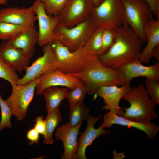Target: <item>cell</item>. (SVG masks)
I'll return each mask as SVG.
<instances>
[{
    "label": "cell",
    "instance_id": "cell-1",
    "mask_svg": "<svg viewBox=\"0 0 159 159\" xmlns=\"http://www.w3.org/2000/svg\"><path fill=\"white\" fill-rule=\"evenodd\" d=\"M114 30L115 38L113 44L105 53L97 58L104 65L116 69L138 58L143 42L125 21Z\"/></svg>",
    "mask_w": 159,
    "mask_h": 159
},
{
    "label": "cell",
    "instance_id": "cell-2",
    "mask_svg": "<svg viewBox=\"0 0 159 159\" xmlns=\"http://www.w3.org/2000/svg\"><path fill=\"white\" fill-rule=\"evenodd\" d=\"M116 69L109 68L102 64L97 57L93 56L86 62L82 69L74 75L85 85L87 94L94 95L97 88L102 86L124 84L119 77Z\"/></svg>",
    "mask_w": 159,
    "mask_h": 159
},
{
    "label": "cell",
    "instance_id": "cell-3",
    "mask_svg": "<svg viewBox=\"0 0 159 159\" xmlns=\"http://www.w3.org/2000/svg\"><path fill=\"white\" fill-rule=\"evenodd\" d=\"M130 104L125 108L122 117L128 119L142 123L151 122L158 115L155 110L157 104L150 98L143 83L134 87L122 97Z\"/></svg>",
    "mask_w": 159,
    "mask_h": 159
},
{
    "label": "cell",
    "instance_id": "cell-4",
    "mask_svg": "<svg viewBox=\"0 0 159 159\" xmlns=\"http://www.w3.org/2000/svg\"><path fill=\"white\" fill-rule=\"evenodd\" d=\"M51 43L58 63L57 69L67 74L80 72L90 58L95 56L85 52L83 47L71 51L58 40L54 39Z\"/></svg>",
    "mask_w": 159,
    "mask_h": 159
},
{
    "label": "cell",
    "instance_id": "cell-5",
    "mask_svg": "<svg viewBox=\"0 0 159 159\" xmlns=\"http://www.w3.org/2000/svg\"><path fill=\"white\" fill-rule=\"evenodd\" d=\"M125 22L142 41L146 40L144 29L153 18L152 11L145 0H122Z\"/></svg>",
    "mask_w": 159,
    "mask_h": 159
},
{
    "label": "cell",
    "instance_id": "cell-6",
    "mask_svg": "<svg viewBox=\"0 0 159 159\" xmlns=\"http://www.w3.org/2000/svg\"><path fill=\"white\" fill-rule=\"evenodd\" d=\"M122 0H104L93 8L90 18L96 27L114 29L124 22Z\"/></svg>",
    "mask_w": 159,
    "mask_h": 159
},
{
    "label": "cell",
    "instance_id": "cell-7",
    "mask_svg": "<svg viewBox=\"0 0 159 159\" xmlns=\"http://www.w3.org/2000/svg\"><path fill=\"white\" fill-rule=\"evenodd\" d=\"M96 27L90 17L71 28L58 24L55 30L54 39L73 51L83 46Z\"/></svg>",
    "mask_w": 159,
    "mask_h": 159
},
{
    "label": "cell",
    "instance_id": "cell-8",
    "mask_svg": "<svg viewBox=\"0 0 159 159\" xmlns=\"http://www.w3.org/2000/svg\"><path fill=\"white\" fill-rule=\"evenodd\" d=\"M38 78L25 85H12L11 95L5 101L12 115L18 121L24 120L28 112V107L34 96Z\"/></svg>",
    "mask_w": 159,
    "mask_h": 159
},
{
    "label": "cell",
    "instance_id": "cell-9",
    "mask_svg": "<svg viewBox=\"0 0 159 159\" xmlns=\"http://www.w3.org/2000/svg\"><path fill=\"white\" fill-rule=\"evenodd\" d=\"M92 0H68L58 16L59 24L73 27L90 17L94 6Z\"/></svg>",
    "mask_w": 159,
    "mask_h": 159
},
{
    "label": "cell",
    "instance_id": "cell-10",
    "mask_svg": "<svg viewBox=\"0 0 159 159\" xmlns=\"http://www.w3.org/2000/svg\"><path fill=\"white\" fill-rule=\"evenodd\" d=\"M42 47L43 55L26 68L25 74L22 78L18 79L17 84H26L58 67V63L51 43Z\"/></svg>",
    "mask_w": 159,
    "mask_h": 159
},
{
    "label": "cell",
    "instance_id": "cell-11",
    "mask_svg": "<svg viewBox=\"0 0 159 159\" xmlns=\"http://www.w3.org/2000/svg\"><path fill=\"white\" fill-rule=\"evenodd\" d=\"M32 5L38 23L37 44L43 47L54 39L55 30L59 23V18L58 16H51L47 13L42 0H35Z\"/></svg>",
    "mask_w": 159,
    "mask_h": 159
},
{
    "label": "cell",
    "instance_id": "cell-12",
    "mask_svg": "<svg viewBox=\"0 0 159 159\" xmlns=\"http://www.w3.org/2000/svg\"><path fill=\"white\" fill-rule=\"evenodd\" d=\"M116 69L119 78L125 84L130 85L132 79L139 77L159 80V62L150 66H145L138 58L120 65Z\"/></svg>",
    "mask_w": 159,
    "mask_h": 159
},
{
    "label": "cell",
    "instance_id": "cell-13",
    "mask_svg": "<svg viewBox=\"0 0 159 159\" xmlns=\"http://www.w3.org/2000/svg\"><path fill=\"white\" fill-rule=\"evenodd\" d=\"M83 83L76 76L66 74L56 68L38 78L35 91L37 95H41L45 89L51 86H59L65 87L71 90Z\"/></svg>",
    "mask_w": 159,
    "mask_h": 159
},
{
    "label": "cell",
    "instance_id": "cell-14",
    "mask_svg": "<svg viewBox=\"0 0 159 159\" xmlns=\"http://www.w3.org/2000/svg\"><path fill=\"white\" fill-rule=\"evenodd\" d=\"M131 89L130 85L124 84L121 86L115 85L102 86L99 87L94 95L103 99L105 105L103 108L119 116L124 111L120 107V101L123 96Z\"/></svg>",
    "mask_w": 159,
    "mask_h": 159
},
{
    "label": "cell",
    "instance_id": "cell-15",
    "mask_svg": "<svg viewBox=\"0 0 159 159\" xmlns=\"http://www.w3.org/2000/svg\"><path fill=\"white\" fill-rule=\"evenodd\" d=\"M82 122L77 125L71 126L68 123L57 128L55 132V136L58 140L63 142L64 152L61 156L63 159H74L79 145L77 137Z\"/></svg>",
    "mask_w": 159,
    "mask_h": 159
},
{
    "label": "cell",
    "instance_id": "cell-16",
    "mask_svg": "<svg viewBox=\"0 0 159 159\" xmlns=\"http://www.w3.org/2000/svg\"><path fill=\"white\" fill-rule=\"evenodd\" d=\"M114 124L129 128L133 127L142 131L150 140L155 138L159 130V126L151 122L142 123L132 121L110 111L104 115L103 122L101 125L104 128H109Z\"/></svg>",
    "mask_w": 159,
    "mask_h": 159
},
{
    "label": "cell",
    "instance_id": "cell-17",
    "mask_svg": "<svg viewBox=\"0 0 159 159\" xmlns=\"http://www.w3.org/2000/svg\"><path fill=\"white\" fill-rule=\"evenodd\" d=\"M101 116L95 117L89 115L86 118L87 126L85 130L80 134L78 138L79 145L74 159H86L85 152L87 147L91 145L97 138L102 135H107L110 132L101 125L97 128L94 127L95 124L100 118Z\"/></svg>",
    "mask_w": 159,
    "mask_h": 159
},
{
    "label": "cell",
    "instance_id": "cell-18",
    "mask_svg": "<svg viewBox=\"0 0 159 159\" xmlns=\"http://www.w3.org/2000/svg\"><path fill=\"white\" fill-rule=\"evenodd\" d=\"M0 58L5 63L21 73L28 66L31 58L21 49L3 41L0 45Z\"/></svg>",
    "mask_w": 159,
    "mask_h": 159
},
{
    "label": "cell",
    "instance_id": "cell-19",
    "mask_svg": "<svg viewBox=\"0 0 159 159\" xmlns=\"http://www.w3.org/2000/svg\"><path fill=\"white\" fill-rule=\"evenodd\" d=\"M37 18L32 5L28 8H4L0 9V21L17 25L34 23Z\"/></svg>",
    "mask_w": 159,
    "mask_h": 159
},
{
    "label": "cell",
    "instance_id": "cell-20",
    "mask_svg": "<svg viewBox=\"0 0 159 159\" xmlns=\"http://www.w3.org/2000/svg\"><path fill=\"white\" fill-rule=\"evenodd\" d=\"M39 33L35 25L21 32L6 41L12 46L22 50L31 59L38 44Z\"/></svg>",
    "mask_w": 159,
    "mask_h": 159
},
{
    "label": "cell",
    "instance_id": "cell-21",
    "mask_svg": "<svg viewBox=\"0 0 159 159\" xmlns=\"http://www.w3.org/2000/svg\"><path fill=\"white\" fill-rule=\"evenodd\" d=\"M147 44L142 49L138 57L141 63L148 64L153 57L154 48L159 44V19L152 18L148 23L144 29Z\"/></svg>",
    "mask_w": 159,
    "mask_h": 159
},
{
    "label": "cell",
    "instance_id": "cell-22",
    "mask_svg": "<svg viewBox=\"0 0 159 159\" xmlns=\"http://www.w3.org/2000/svg\"><path fill=\"white\" fill-rule=\"evenodd\" d=\"M67 88L51 86L45 89L42 92L45 101L46 110L47 112L58 108L61 102L66 98Z\"/></svg>",
    "mask_w": 159,
    "mask_h": 159
},
{
    "label": "cell",
    "instance_id": "cell-23",
    "mask_svg": "<svg viewBox=\"0 0 159 159\" xmlns=\"http://www.w3.org/2000/svg\"><path fill=\"white\" fill-rule=\"evenodd\" d=\"M46 123V132L43 136V143L47 144H52L53 143V133L59 123L62 120L60 112L57 109L48 112L45 119Z\"/></svg>",
    "mask_w": 159,
    "mask_h": 159
},
{
    "label": "cell",
    "instance_id": "cell-24",
    "mask_svg": "<svg viewBox=\"0 0 159 159\" xmlns=\"http://www.w3.org/2000/svg\"><path fill=\"white\" fill-rule=\"evenodd\" d=\"M103 29L96 27L87 41L83 46L84 51L98 57L102 47Z\"/></svg>",
    "mask_w": 159,
    "mask_h": 159
},
{
    "label": "cell",
    "instance_id": "cell-25",
    "mask_svg": "<svg viewBox=\"0 0 159 159\" xmlns=\"http://www.w3.org/2000/svg\"><path fill=\"white\" fill-rule=\"evenodd\" d=\"M69 123L72 127L82 122L89 115L90 109L83 102L69 105Z\"/></svg>",
    "mask_w": 159,
    "mask_h": 159
},
{
    "label": "cell",
    "instance_id": "cell-26",
    "mask_svg": "<svg viewBox=\"0 0 159 159\" xmlns=\"http://www.w3.org/2000/svg\"><path fill=\"white\" fill-rule=\"evenodd\" d=\"M35 25V23L17 25L0 21V40L6 41L17 33Z\"/></svg>",
    "mask_w": 159,
    "mask_h": 159
},
{
    "label": "cell",
    "instance_id": "cell-27",
    "mask_svg": "<svg viewBox=\"0 0 159 159\" xmlns=\"http://www.w3.org/2000/svg\"><path fill=\"white\" fill-rule=\"evenodd\" d=\"M87 94V88L83 83L70 91H68L66 99L69 105L83 102L86 95Z\"/></svg>",
    "mask_w": 159,
    "mask_h": 159
},
{
    "label": "cell",
    "instance_id": "cell-28",
    "mask_svg": "<svg viewBox=\"0 0 159 159\" xmlns=\"http://www.w3.org/2000/svg\"><path fill=\"white\" fill-rule=\"evenodd\" d=\"M0 78L9 82L11 86L17 84L19 79L17 72L0 58Z\"/></svg>",
    "mask_w": 159,
    "mask_h": 159
},
{
    "label": "cell",
    "instance_id": "cell-29",
    "mask_svg": "<svg viewBox=\"0 0 159 159\" xmlns=\"http://www.w3.org/2000/svg\"><path fill=\"white\" fill-rule=\"evenodd\" d=\"M47 13L51 16H58L68 0H42Z\"/></svg>",
    "mask_w": 159,
    "mask_h": 159
},
{
    "label": "cell",
    "instance_id": "cell-30",
    "mask_svg": "<svg viewBox=\"0 0 159 159\" xmlns=\"http://www.w3.org/2000/svg\"><path fill=\"white\" fill-rule=\"evenodd\" d=\"M0 107L1 111L0 122V131H1L5 127L9 128L11 127L10 118L12 115L8 105L5 100H3L0 94Z\"/></svg>",
    "mask_w": 159,
    "mask_h": 159
},
{
    "label": "cell",
    "instance_id": "cell-31",
    "mask_svg": "<svg viewBox=\"0 0 159 159\" xmlns=\"http://www.w3.org/2000/svg\"><path fill=\"white\" fill-rule=\"evenodd\" d=\"M115 38L114 29H103L102 47L100 56L104 54L109 49L113 44Z\"/></svg>",
    "mask_w": 159,
    "mask_h": 159
},
{
    "label": "cell",
    "instance_id": "cell-32",
    "mask_svg": "<svg viewBox=\"0 0 159 159\" xmlns=\"http://www.w3.org/2000/svg\"><path fill=\"white\" fill-rule=\"evenodd\" d=\"M145 89L151 97V100L156 104H159V81L148 78L145 80Z\"/></svg>",
    "mask_w": 159,
    "mask_h": 159
},
{
    "label": "cell",
    "instance_id": "cell-33",
    "mask_svg": "<svg viewBox=\"0 0 159 159\" xmlns=\"http://www.w3.org/2000/svg\"><path fill=\"white\" fill-rule=\"evenodd\" d=\"M35 124L34 128L39 134L45 136L46 132V123L45 120H43L42 116H39L34 120Z\"/></svg>",
    "mask_w": 159,
    "mask_h": 159
},
{
    "label": "cell",
    "instance_id": "cell-34",
    "mask_svg": "<svg viewBox=\"0 0 159 159\" xmlns=\"http://www.w3.org/2000/svg\"><path fill=\"white\" fill-rule=\"evenodd\" d=\"M39 133L34 128L29 130L27 132L26 137L29 141V144L31 145L34 143L38 144L39 141Z\"/></svg>",
    "mask_w": 159,
    "mask_h": 159
},
{
    "label": "cell",
    "instance_id": "cell-35",
    "mask_svg": "<svg viewBox=\"0 0 159 159\" xmlns=\"http://www.w3.org/2000/svg\"><path fill=\"white\" fill-rule=\"evenodd\" d=\"M150 7L153 14L159 19V0H145Z\"/></svg>",
    "mask_w": 159,
    "mask_h": 159
},
{
    "label": "cell",
    "instance_id": "cell-36",
    "mask_svg": "<svg viewBox=\"0 0 159 159\" xmlns=\"http://www.w3.org/2000/svg\"><path fill=\"white\" fill-rule=\"evenodd\" d=\"M153 57H154L159 62V44L156 46L153 49Z\"/></svg>",
    "mask_w": 159,
    "mask_h": 159
},
{
    "label": "cell",
    "instance_id": "cell-37",
    "mask_svg": "<svg viewBox=\"0 0 159 159\" xmlns=\"http://www.w3.org/2000/svg\"><path fill=\"white\" fill-rule=\"evenodd\" d=\"M94 6H97L101 4L104 0H92Z\"/></svg>",
    "mask_w": 159,
    "mask_h": 159
},
{
    "label": "cell",
    "instance_id": "cell-38",
    "mask_svg": "<svg viewBox=\"0 0 159 159\" xmlns=\"http://www.w3.org/2000/svg\"><path fill=\"white\" fill-rule=\"evenodd\" d=\"M7 0H0V4H4L7 3Z\"/></svg>",
    "mask_w": 159,
    "mask_h": 159
}]
</instances>
